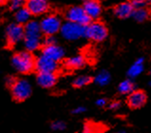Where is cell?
<instances>
[{
	"label": "cell",
	"instance_id": "5",
	"mask_svg": "<svg viewBox=\"0 0 151 133\" xmlns=\"http://www.w3.org/2000/svg\"><path fill=\"white\" fill-rule=\"evenodd\" d=\"M109 35V31L101 22H90L86 27L85 36L95 42H103Z\"/></svg>",
	"mask_w": 151,
	"mask_h": 133
},
{
	"label": "cell",
	"instance_id": "29",
	"mask_svg": "<svg viewBox=\"0 0 151 133\" xmlns=\"http://www.w3.org/2000/svg\"><path fill=\"white\" fill-rule=\"evenodd\" d=\"M86 111H87V108L84 106H76V108H74L72 109V114L74 115H80V114H83L85 113Z\"/></svg>",
	"mask_w": 151,
	"mask_h": 133
},
{
	"label": "cell",
	"instance_id": "14",
	"mask_svg": "<svg viewBox=\"0 0 151 133\" xmlns=\"http://www.w3.org/2000/svg\"><path fill=\"white\" fill-rule=\"evenodd\" d=\"M82 8H83L86 14L89 17L90 20L98 18L102 14L101 4L97 0H88V1H85L84 6Z\"/></svg>",
	"mask_w": 151,
	"mask_h": 133
},
{
	"label": "cell",
	"instance_id": "32",
	"mask_svg": "<svg viewBox=\"0 0 151 133\" xmlns=\"http://www.w3.org/2000/svg\"><path fill=\"white\" fill-rule=\"evenodd\" d=\"M16 80L15 77H12V76H8L6 78V85L8 86L9 88L12 87V85L14 83V81Z\"/></svg>",
	"mask_w": 151,
	"mask_h": 133
},
{
	"label": "cell",
	"instance_id": "16",
	"mask_svg": "<svg viewBox=\"0 0 151 133\" xmlns=\"http://www.w3.org/2000/svg\"><path fill=\"white\" fill-rule=\"evenodd\" d=\"M145 70V59L144 57L138 58L136 61L132 64L127 70V75L129 79H134L136 77L140 76Z\"/></svg>",
	"mask_w": 151,
	"mask_h": 133
},
{
	"label": "cell",
	"instance_id": "34",
	"mask_svg": "<svg viewBox=\"0 0 151 133\" xmlns=\"http://www.w3.org/2000/svg\"><path fill=\"white\" fill-rule=\"evenodd\" d=\"M115 133H128L127 131H118V132H115Z\"/></svg>",
	"mask_w": 151,
	"mask_h": 133
},
{
	"label": "cell",
	"instance_id": "31",
	"mask_svg": "<svg viewBox=\"0 0 151 133\" xmlns=\"http://www.w3.org/2000/svg\"><path fill=\"white\" fill-rule=\"evenodd\" d=\"M93 132H94V129L92 126L88 125V124H85L81 131V133H93Z\"/></svg>",
	"mask_w": 151,
	"mask_h": 133
},
{
	"label": "cell",
	"instance_id": "9",
	"mask_svg": "<svg viewBox=\"0 0 151 133\" xmlns=\"http://www.w3.org/2000/svg\"><path fill=\"white\" fill-rule=\"evenodd\" d=\"M127 105L132 109H139L146 104L147 95L144 91L135 89L129 95H127Z\"/></svg>",
	"mask_w": 151,
	"mask_h": 133
},
{
	"label": "cell",
	"instance_id": "13",
	"mask_svg": "<svg viewBox=\"0 0 151 133\" xmlns=\"http://www.w3.org/2000/svg\"><path fill=\"white\" fill-rule=\"evenodd\" d=\"M24 46L29 52L35 51L42 45V34H24Z\"/></svg>",
	"mask_w": 151,
	"mask_h": 133
},
{
	"label": "cell",
	"instance_id": "12",
	"mask_svg": "<svg viewBox=\"0 0 151 133\" xmlns=\"http://www.w3.org/2000/svg\"><path fill=\"white\" fill-rule=\"evenodd\" d=\"M42 54L58 63L64 58L65 50L62 47H60L59 45L55 44V45L44 47V49H43V50H42Z\"/></svg>",
	"mask_w": 151,
	"mask_h": 133
},
{
	"label": "cell",
	"instance_id": "11",
	"mask_svg": "<svg viewBox=\"0 0 151 133\" xmlns=\"http://www.w3.org/2000/svg\"><path fill=\"white\" fill-rule=\"evenodd\" d=\"M36 83L43 88H51L57 83V75L52 72H38Z\"/></svg>",
	"mask_w": 151,
	"mask_h": 133
},
{
	"label": "cell",
	"instance_id": "18",
	"mask_svg": "<svg viewBox=\"0 0 151 133\" xmlns=\"http://www.w3.org/2000/svg\"><path fill=\"white\" fill-rule=\"evenodd\" d=\"M136 89V84L132 79H126L122 81L118 86V92L122 95H129Z\"/></svg>",
	"mask_w": 151,
	"mask_h": 133
},
{
	"label": "cell",
	"instance_id": "27",
	"mask_svg": "<svg viewBox=\"0 0 151 133\" xmlns=\"http://www.w3.org/2000/svg\"><path fill=\"white\" fill-rule=\"evenodd\" d=\"M122 108V103L119 100H114L109 104V109L111 110H119Z\"/></svg>",
	"mask_w": 151,
	"mask_h": 133
},
{
	"label": "cell",
	"instance_id": "23",
	"mask_svg": "<svg viewBox=\"0 0 151 133\" xmlns=\"http://www.w3.org/2000/svg\"><path fill=\"white\" fill-rule=\"evenodd\" d=\"M132 16L137 22H144L147 20L149 17V12L145 8H140V9H134Z\"/></svg>",
	"mask_w": 151,
	"mask_h": 133
},
{
	"label": "cell",
	"instance_id": "30",
	"mask_svg": "<svg viewBox=\"0 0 151 133\" xmlns=\"http://www.w3.org/2000/svg\"><path fill=\"white\" fill-rule=\"evenodd\" d=\"M95 105L98 106V108H105L106 106H107V100L106 98H98V99L95 101Z\"/></svg>",
	"mask_w": 151,
	"mask_h": 133
},
{
	"label": "cell",
	"instance_id": "3",
	"mask_svg": "<svg viewBox=\"0 0 151 133\" xmlns=\"http://www.w3.org/2000/svg\"><path fill=\"white\" fill-rule=\"evenodd\" d=\"M85 32V26L70 22V21H67V22L62 24L61 29H60V32H61L62 36L68 41H75L84 37Z\"/></svg>",
	"mask_w": 151,
	"mask_h": 133
},
{
	"label": "cell",
	"instance_id": "21",
	"mask_svg": "<svg viewBox=\"0 0 151 133\" xmlns=\"http://www.w3.org/2000/svg\"><path fill=\"white\" fill-rule=\"evenodd\" d=\"M24 34H42L39 22L35 20L29 21L24 27Z\"/></svg>",
	"mask_w": 151,
	"mask_h": 133
},
{
	"label": "cell",
	"instance_id": "1",
	"mask_svg": "<svg viewBox=\"0 0 151 133\" xmlns=\"http://www.w3.org/2000/svg\"><path fill=\"white\" fill-rule=\"evenodd\" d=\"M12 65L14 70L21 74H28L34 70L35 58L32 52L29 51H19L12 58Z\"/></svg>",
	"mask_w": 151,
	"mask_h": 133
},
{
	"label": "cell",
	"instance_id": "19",
	"mask_svg": "<svg viewBox=\"0 0 151 133\" xmlns=\"http://www.w3.org/2000/svg\"><path fill=\"white\" fill-rule=\"evenodd\" d=\"M31 16L32 14H29V12L27 10L26 7H22L15 11L14 18L17 24L19 25H26L29 21H31Z\"/></svg>",
	"mask_w": 151,
	"mask_h": 133
},
{
	"label": "cell",
	"instance_id": "7",
	"mask_svg": "<svg viewBox=\"0 0 151 133\" xmlns=\"http://www.w3.org/2000/svg\"><path fill=\"white\" fill-rule=\"evenodd\" d=\"M24 38V27L17 23H12L6 28V39L10 46H14Z\"/></svg>",
	"mask_w": 151,
	"mask_h": 133
},
{
	"label": "cell",
	"instance_id": "26",
	"mask_svg": "<svg viewBox=\"0 0 151 133\" xmlns=\"http://www.w3.org/2000/svg\"><path fill=\"white\" fill-rule=\"evenodd\" d=\"M24 4V0H11V9L12 11H17L18 9L22 8Z\"/></svg>",
	"mask_w": 151,
	"mask_h": 133
},
{
	"label": "cell",
	"instance_id": "33",
	"mask_svg": "<svg viewBox=\"0 0 151 133\" xmlns=\"http://www.w3.org/2000/svg\"><path fill=\"white\" fill-rule=\"evenodd\" d=\"M8 1V0H0V4H4V3H6Z\"/></svg>",
	"mask_w": 151,
	"mask_h": 133
},
{
	"label": "cell",
	"instance_id": "10",
	"mask_svg": "<svg viewBox=\"0 0 151 133\" xmlns=\"http://www.w3.org/2000/svg\"><path fill=\"white\" fill-rule=\"evenodd\" d=\"M26 8L32 15H41L48 12L49 4L47 0H28Z\"/></svg>",
	"mask_w": 151,
	"mask_h": 133
},
{
	"label": "cell",
	"instance_id": "4",
	"mask_svg": "<svg viewBox=\"0 0 151 133\" xmlns=\"http://www.w3.org/2000/svg\"><path fill=\"white\" fill-rule=\"evenodd\" d=\"M39 24L42 33H44L46 36H52L60 32L62 21L58 15L48 14L41 20Z\"/></svg>",
	"mask_w": 151,
	"mask_h": 133
},
{
	"label": "cell",
	"instance_id": "28",
	"mask_svg": "<svg viewBox=\"0 0 151 133\" xmlns=\"http://www.w3.org/2000/svg\"><path fill=\"white\" fill-rule=\"evenodd\" d=\"M42 44L46 46H50V45H55L56 44V38L54 35L52 36H46L44 40H42Z\"/></svg>",
	"mask_w": 151,
	"mask_h": 133
},
{
	"label": "cell",
	"instance_id": "2",
	"mask_svg": "<svg viewBox=\"0 0 151 133\" xmlns=\"http://www.w3.org/2000/svg\"><path fill=\"white\" fill-rule=\"evenodd\" d=\"M12 98L16 102H24L31 97L32 87L29 81L24 78H16L14 83L10 88Z\"/></svg>",
	"mask_w": 151,
	"mask_h": 133
},
{
	"label": "cell",
	"instance_id": "24",
	"mask_svg": "<svg viewBox=\"0 0 151 133\" xmlns=\"http://www.w3.org/2000/svg\"><path fill=\"white\" fill-rule=\"evenodd\" d=\"M50 128L53 131H64L67 128V124L62 120H55L50 124Z\"/></svg>",
	"mask_w": 151,
	"mask_h": 133
},
{
	"label": "cell",
	"instance_id": "35",
	"mask_svg": "<svg viewBox=\"0 0 151 133\" xmlns=\"http://www.w3.org/2000/svg\"><path fill=\"white\" fill-rule=\"evenodd\" d=\"M85 1H88V0H85Z\"/></svg>",
	"mask_w": 151,
	"mask_h": 133
},
{
	"label": "cell",
	"instance_id": "25",
	"mask_svg": "<svg viewBox=\"0 0 151 133\" xmlns=\"http://www.w3.org/2000/svg\"><path fill=\"white\" fill-rule=\"evenodd\" d=\"M151 0H131L130 4L134 9H140V8H145L150 4Z\"/></svg>",
	"mask_w": 151,
	"mask_h": 133
},
{
	"label": "cell",
	"instance_id": "22",
	"mask_svg": "<svg viewBox=\"0 0 151 133\" xmlns=\"http://www.w3.org/2000/svg\"><path fill=\"white\" fill-rule=\"evenodd\" d=\"M92 78L88 75H79L74 78L72 81V86L76 88H81L84 87H87L88 85L91 83Z\"/></svg>",
	"mask_w": 151,
	"mask_h": 133
},
{
	"label": "cell",
	"instance_id": "17",
	"mask_svg": "<svg viewBox=\"0 0 151 133\" xmlns=\"http://www.w3.org/2000/svg\"><path fill=\"white\" fill-rule=\"evenodd\" d=\"M86 64H87V60L81 54L68 57L65 61V66L70 70H79V68H84Z\"/></svg>",
	"mask_w": 151,
	"mask_h": 133
},
{
	"label": "cell",
	"instance_id": "20",
	"mask_svg": "<svg viewBox=\"0 0 151 133\" xmlns=\"http://www.w3.org/2000/svg\"><path fill=\"white\" fill-rule=\"evenodd\" d=\"M111 81V75L107 70H101L94 77V83L99 87H106Z\"/></svg>",
	"mask_w": 151,
	"mask_h": 133
},
{
	"label": "cell",
	"instance_id": "8",
	"mask_svg": "<svg viewBox=\"0 0 151 133\" xmlns=\"http://www.w3.org/2000/svg\"><path fill=\"white\" fill-rule=\"evenodd\" d=\"M58 67L59 65L57 62L41 54L35 59L34 70H36L38 72H52V73H55L58 70Z\"/></svg>",
	"mask_w": 151,
	"mask_h": 133
},
{
	"label": "cell",
	"instance_id": "6",
	"mask_svg": "<svg viewBox=\"0 0 151 133\" xmlns=\"http://www.w3.org/2000/svg\"><path fill=\"white\" fill-rule=\"evenodd\" d=\"M66 17L68 21L70 22H73V23H77L82 26H87L90 23V19L89 17L86 14L85 11L83 10L82 7H71L68 10L67 14H66Z\"/></svg>",
	"mask_w": 151,
	"mask_h": 133
},
{
	"label": "cell",
	"instance_id": "15",
	"mask_svg": "<svg viewBox=\"0 0 151 133\" xmlns=\"http://www.w3.org/2000/svg\"><path fill=\"white\" fill-rule=\"evenodd\" d=\"M134 8L132 7L130 2H124L117 5L114 8V14L119 18H127L133 14Z\"/></svg>",
	"mask_w": 151,
	"mask_h": 133
}]
</instances>
